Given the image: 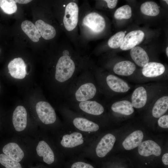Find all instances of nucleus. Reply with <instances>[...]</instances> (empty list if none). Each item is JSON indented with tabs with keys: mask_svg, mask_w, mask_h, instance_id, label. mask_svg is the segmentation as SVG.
I'll return each instance as SVG.
<instances>
[{
	"mask_svg": "<svg viewBox=\"0 0 168 168\" xmlns=\"http://www.w3.org/2000/svg\"><path fill=\"white\" fill-rule=\"evenodd\" d=\"M99 91L91 70L85 68L70 85L65 99L68 104L96 100Z\"/></svg>",
	"mask_w": 168,
	"mask_h": 168,
	"instance_id": "nucleus-1",
	"label": "nucleus"
},
{
	"mask_svg": "<svg viewBox=\"0 0 168 168\" xmlns=\"http://www.w3.org/2000/svg\"><path fill=\"white\" fill-rule=\"evenodd\" d=\"M96 80L99 91L103 92L125 93L130 87L124 81L112 74L104 75L96 70H91Z\"/></svg>",
	"mask_w": 168,
	"mask_h": 168,
	"instance_id": "nucleus-2",
	"label": "nucleus"
},
{
	"mask_svg": "<svg viewBox=\"0 0 168 168\" xmlns=\"http://www.w3.org/2000/svg\"><path fill=\"white\" fill-rule=\"evenodd\" d=\"M36 110L39 119L44 124H52L56 121L55 111L49 103L45 101L39 102L36 105Z\"/></svg>",
	"mask_w": 168,
	"mask_h": 168,
	"instance_id": "nucleus-3",
	"label": "nucleus"
},
{
	"mask_svg": "<svg viewBox=\"0 0 168 168\" xmlns=\"http://www.w3.org/2000/svg\"><path fill=\"white\" fill-rule=\"evenodd\" d=\"M79 9L77 5L71 2L66 6L63 19L66 29L69 31L74 29L77 25L78 20Z\"/></svg>",
	"mask_w": 168,
	"mask_h": 168,
	"instance_id": "nucleus-4",
	"label": "nucleus"
},
{
	"mask_svg": "<svg viewBox=\"0 0 168 168\" xmlns=\"http://www.w3.org/2000/svg\"><path fill=\"white\" fill-rule=\"evenodd\" d=\"M68 104L77 107L84 113L91 115H100L104 111L103 106L96 100H90Z\"/></svg>",
	"mask_w": 168,
	"mask_h": 168,
	"instance_id": "nucleus-5",
	"label": "nucleus"
},
{
	"mask_svg": "<svg viewBox=\"0 0 168 168\" xmlns=\"http://www.w3.org/2000/svg\"><path fill=\"white\" fill-rule=\"evenodd\" d=\"M83 25L96 33H100L104 29L105 21L99 14L95 12L89 13L85 16L82 21Z\"/></svg>",
	"mask_w": 168,
	"mask_h": 168,
	"instance_id": "nucleus-6",
	"label": "nucleus"
},
{
	"mask_svg": "<svg viewBox=\"0 0 168 168\" xmlns=\"http://www.w3.org/2000/svg\"><path fill=\"white\" fill-rule=\"evenodd\" d=\"M144 36V32L141 30L130 31L124 36L120 48L124 50L132 49L142 42Z\"/></svg>",
	"mask_w": 168,
	"mask_h": 168,
	"instance_id": "nucleus-7",
	"label": "nucleus"
},
{
	"mask_svg": "<svg viewBox=\"0 0 168 168\" xmlns=\"http://www.w3.org/2000/svg\"><path fill=\"white\" fill-rule=\"evenodd\" d=\"M8 68L9 73L14 78L22 79L26 74V66L21 58H16L11 61L8 64Z\"/></svg>",
	"mask_w": 168,
	"mask_h": 168,
	"instance_id": "nucleus-8",
	"label": "nucleus"
},
{
	"mask_svg": "<svg viewBox=\"0 0 168 168\" xmlns=\"http://www.w3.org/2000/svg\"><path fill=\"white\" fill-rule=\"evenodd\" d=\"M27 112L23 106H18L15 110L12 116V122L15 130H23L27 125Z\"/></svg>",
	"mask_w": 168,
	"mask_h": 168,
	"instance_id": "nucleus-9",
	"label": "nucleus"
},
{
	"mask_svg": "<svg viewBox=\"0 0 168 168\" xmlns=\"http://www.w3.org/2000/svg\"><path fill=\"white\" fill-rule=\"evenodd\" d=\"M116 140L115 137L113 134H106L98 143L96 152L97 156L100 157L105 156L113 148Z\"/></svg>",
	"mask_w": 168,
	"mask_h": 168,
	"instance_id": "nucleus-10",
	"label": "nucleus"
},
{
	"mask_svg": "<svg viewBox=\"0 0 168 168\" xmlns=\"http://www.w3.org/2000/svg\"><path fill=\"white\" fill-rule=\"evenodd\" d=\"M138 152L141 156H148L152 155L160 156L161 152L160 147L155 142L147 140L142 142L138 147Z\"/></svg>",
	"mask_w": 168,
	"mask_h": 168,
	"instance_id": "nucleus-11",
	"label": "nucleus"
},
{
	"mask_svg": "<svg viewBox=\"0 0 168 168\" xmlns=\"http://www.w3.org/2000/svg\"><path fill=\"white\" fill-rule=\"evenodd\" d=\"M164 66L161 63L156 62H149L142 69V73L145 77H155L162 75L165 72Z\"/></svg>",
	"mask_w": 168,
	"mask_h": 168,
	"instance_id": "nucleus-12",
	"label": "nucleus"
},
{
	"mask_svg": "<svg viewBox=\"0 0 168 168\" xmlns=\"http://www.w3.org/2000/svg\"><path fill=\"white\" fill-rule=\"evenodd\" d=\"M131 99L133 107L140 109L144 107L147 99V93L145 88L140 86L136 88L132 94Z\"/></svg>",
	"mask_w": 168,
	"mask_h": 168,
	"instance_id": "nucleus-13",
	"label": "nucleus"
},
{
	"mask_svg": "<svg viewBox=\"0 0 168 168\" xmlns=\"http://www.w3.org/2000/svg\"><path fill=\"white\" fill-rule=\"evenodd\" d=\"M72 123L79 130L84 132H95L99 129V126L96 123L86 118L77 117L73 118Z\"/></svg>",
	"mask_w": 168,
	"mask_h": 168,
	"instance_id": "nucleus-14",
	"label": "nucleus"
},
{
	"mask_svg": "<svg viewBox=\"0 0 168 168\" xmlns=\"http://www.w3.org/2000/svg\"><path fill=\"white\" fill-rule=\"evenodd\" d=\"M136 69V66L129 61H123L115 64L113 68L114 72L120 76H128L132 74Z\"/></svg>",
	"mask_w": 168,
	"mask_h": 168,
	"instance_id": "nucleus-15",
	"label": "nucleus"
},
{
	"mask_svg": "<svg viewBox=\"0 0 168 168\" xmlns=\"http://www.w3.org/2000/svg\"><path fill=\"white\" fill-rule=\"evenodd\" d=\"M4 153L14 160L19 162L24 156V153L21 147L16 143L10 142L3 148Z\"/></svg>",
	"mask_w": 168,
	"mask_h": 168,
	"instance_id": "nucleus-16",
	"label": "nucleus"
},
{
	"mask_svg": "<svg viewBox=\"0 0 168 168\" xmlns=\"http://www.w3.org/2000/svg\"><path fill=\"white\" fill-rule=\"evenodd\" d=\"M36 150L38 155L42 156L44 162L48 164L53 163L54 160V153L47 143L44 141L38 143Z\"/></svg>",
	"mask_w": 168,
	"mask_h": 168,
	"instance_id": "nucleus-17",
	"label": "nucleus"
},
{
	"mask_svg": "<svg viewBox=\"0 0 168 168\" xmlns=\"http://www.w3.org/2000/svg\"><path fill=\"white\" fill-rule=\"evenodd\" d=\"M83 142L82 134L74 132L70 134L64 135L61 141V144L65 147L72 148L82 144Z\"/></svg>",
	"mask_w": 168,
	"mask_h": 168,
	"instance_id": "nucleus-18",
	"label": "nucleus"
},
{
	"mask_svg": "<svg viewBox=\"0 0 168 168\" xmlns=\"http://www.w3.org/2000/svg\"><path fill=\"white\" fill-rule=\"evenodd\" d=\"M143 138V134L141 131H135L126 137L123 142L122 145L127 150L133 149L138 146Z\"/></svg>",
	"mask_w": 168,
	"mask_h": 168,
	"instance_id": "nucleus-19",
	"label": "nucleus"
},
{
	"mask_svg": "<svg viewBox=\"0 0 168 168\" xmlns=\"http://www.w3.org/2000/svg\"><path fill=\"white\" fill-rule=\"evenodd\" d=\"M130 54L135 63L140 67L143 68L149 62V58L147 52L140 47H135L131 49Z\"/></svg>",
	"mask_w": 168,
	"mask_h": 168,
	"instance_id": "nucleus-20",
	"label": "nucleus"
},
{
	"mask_svg": "<svg viewBox=\"0 0 168 168\" xmlns=\"http://www.w3.org/2000/svg\"><path fill=\"white\" fill-rule=\"evenodd\" d=\"M111 108L114 112L129 115L134 112V109L131 102L126 100L115 102L111 105Z\"/></svg>",
	"mask_w": 168,
	"mask_h": 168,
	"instance_id": "nucleus-21",
	"label": "nucleus"
},
{
	"mask_svg": "<svg viewBox=\"0 0 168 168\" xmlns=\"http://www.w3.org/2000/svg\"><path fill=\"white\" fill-rule=\"evenodd\" d=\"M35 25L41 36L45 40H50L54 38L56 34L55 28L51 25L41 20L36 21Z\"/></svg>",
	"mask_w": 168,
	"mask_h": 168,
	"instance_id": "nucleus-22",
	"label": "nucleus"
},
{
	"mask_svg": "<svg viewBox=\"0 0 168 168\" xmlns=\"http://www.w3.org/2000/svg\"><path fill=\"white\" fill-rule=\"evenodd\" d=\"M168 109V96H163L155 102L152 109V115L155 118H159L167 111Z\"/></svg>",
	"mask_w": 168,
	"mask_h": 168,
	"instance_id": "nucleus-23",
	"label": "nucleus"
},
{
	"mask_svg": "<svg viewBox=\"0 0 168 168\" xmlns=\"http://www.w3.org/2000/svg\"><path fill=\"white\" fill-rule=\"evenodd\" d=\"M21 28L32 41L35 42L39 41L41 36L35 25L31 21L28 20L23 21L21 24Z\"/></svg>",
	"mask_w": 168,
	"mask_h": 168,
	"instance_id": "nucleus-24",
	"label": "nucleus"
},
{
	"mask_svg": "<svg viewBox=\"0 0 168 168\" xmlns=\"http://www.w3.org/2000/svg\"><path fill=\"white\" fill-rule=\"evenodd\" d=\"M140 10L143 14L150 16H156L160 12L157 4L152 1H147L142 3L141 6Z\"/></svg>",
	"mask_w": 168,
	"mask_h": 168,
	"instance_id": "nucleus-25",
	"label": "nucleus"
},
{
	"mask_svg": "<svg viewBox=\"0 0 168 168\" xmlns=\"http://www.w3.org/2000/svg\"><path fill=\"white\" fill-rule=\"evenodd\" d=\"M132 16V10L131 7L127 5L121 6L115 11L114 16L117 20L129 19Z\"/></svg>",
	"mask_w": 168,
	"mask_h": 168,
	"instance_id": "nucleus-26",
	"label": "nucleus"
},
{
	"mask_svg": "<svg viewBox=\"0 0 168 168\" xmlns=\"http://www.w3.org/2000/svg\"><path fill=\"white\" fill-rule=\"evenodd\" d=\"M124 32H119L112 36L109 39L108 44L112 49H117L120 47L125 35Z\"/></svg>",
	"mask_w": 168,
	"mask_h": 168,
	"instance_id": "nucleus-27",
	"label": "nucleus"
},
{
	"mask_svg": "<svg viewBox=\"0 0 168 168\" xmlns=\"http://www.w3.org/2000/svg\"><path fill=\"white\" fill-rule=\"evenodd\" d=\"M16 3L13 0H0V7L4 12L11 14L17 10Z\"/></svg>",
	"mask_w": 168,
	"mask_h": 168,
	"instance_id": "nucleus-28",
	"label": "nucleus"
},
{
	"mask_svg": "<svg viewBox=\"0 0 168 168\" xmlns=\"http://www.w3.org/2000/svg\"><path fill=\"white\" fill-rule=\"evenodd\" d=\"M0 163L6 168H22L20 164L5 154H0Z\"/></svg>",
	"mask_w": 168,
	"mask_h": 168,
	"instance_id": "nucleus-29",
	"label": "nucleus"
},
{
	"mask_svg": "<svg viewBox=\"0 0 168 168\" xmlns=\"http://www.w3.org/2000/svg\"><path fill=\"white\" fill-rule=\"evenodd\" d=\"M158 121V125L163 128H168V115H165L159 118Z\"/></svg>",
	"mask_w": 168,
	"mask_h": 168,
	"instance_id": "nucleus-30",
	"label": "nucleus"
},
{
	"mask_svg": "<svg viewBox=\"0 0 168 168\" xmlns=\"http://www.w3.org/2000/svg\"><path fill=\"white\" fill-rule=\"evenodd\" d=\"M71 168H94L90 164L83 162H77L74 163Z\"/></svg>",
	"mask_w": 168,
	"mask_h": 168,
	"instance_id": "nucleus-31",
	"label": "nucleus"
},
{
	"mask_svg": "<svg viewBox=\"0 0 168 168\" xmlns=\"http://www.w3.org/2000/svg\"><path fill=\"white\" fill-rule=\"evenodd\" d=\"M104 1L106 2L108 7L110 9L114 8L118 2V0H105Z\"/></svg>",
	"mask_w": 168,
	"mask_h": 168,
	"instance_id": "nucleus-32",
	"label": "nucleus"
},
{
	"mask_svg": "<svg viewBox=\"0 0 168 168\" xmlns=\"http://www.w3.org/2000/svg\"><path fill=\"white\" fill-rule=\"evenodd\" d=\"M162 161L163 163L166 165H168V153H166L162 157Z\"/></svg>",
	"mask_w": 168,
	"mask_h": 168,
	"instance_id": "nucleus-33",
	"label": "nucleus"
},
{
	"mask_svg": "<svg viewBox=\"0 0 168 168\" xmlns=\"http://www.w3.org/2000/svg\"><path fill=\"white\" fill-rule=\"evenodd\" d=\"M16 3L17 2L19 4H25L31 1L32 0H15Z\"/></svg>",
	"mask_w": 168,
	"mask_h": 168,
	"instance_id": "nucleus-34",
	"label": "nucleus"
},
{
	"mask_svg": "<svg viewBox=\"0 0 168 168\" xmlns=\"http://www.w3.org/2000/svg\"><path fill=\"white\" fill-rule=\"evenodd\" d=\"M166 53L167 57H168V47H167L166 49Z\"/></svg>",
	"mask_w": 168,
	"mask_h": 168,
	"instance_id": "nucleus-35",
	"label": "nucleus"
},
{
	"mask_svg": "<svg viewBox=\"0 0 168 168\" xmlns=\"http://www.w3.org/2000/svg\"><path fill=\"white\" fill-rule=\"evenodd\" d=\"M164 1H165V2H166L167 4H168V1L167 0H164Z\"/></svg>",
	"mask_w": 168,
	"mask_h": 168,
	"instance_id": "nucleus-36",
	"label": "nucleus"
},
{
	"mask_svg": "<svg viewBox=\"0 0 168 168\" xmlns=\"http://www.w3.org/2000/svg\"></svg>",
	"mask_w": 168,
	"mask_h": 168,
	"instance_id": "nucleus-37",
	"label": "nucleus"
},
{
	"mask_svg": "<svg viewBox=\"0 0 168 168\" xmlns=\"http://www.w3.org/2000/svg\"></svg>",
	"mask_w": 168,
	"mask_h": 168,
	"instance_id": "nucleus-38",
	"label": "nucleus"
},
{
	"mask_svg": "<svg viewBox=\"0 0 168 168\" xmlns=\"http://www.w3.org/2000/svg\"></svg>",
	"mask_w": 168,
	"mask_h": 168,
	"instance_id": "nucleus-39",
	"label": "nucleus"
}]
</instances>
